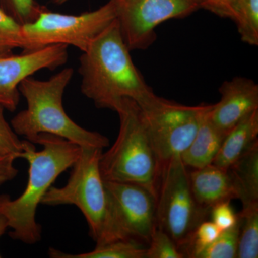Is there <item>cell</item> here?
<instances>
[{
	"instance_id": "obj_1",
	"label": "cell",
	"mask_w": 258,
	"mask_h": 258,
	"mask_svg": "<svg viewBox=\"0 0 258 258\" xmlns=\"http://www.w3.org/2000/svg\"><path fill=\"white\" fill-rule=\"evenodd\" d=\"M81 92L99 108L116 111L123 98L142 107L157 95L136 67L115 20L80 57Z\"/></svg>"
},
{
	"instance_id": "obj_2",
	"label": "cell",
	"mask_w": 258,
	"mask_h": 258,
	"mask_svg": "<svg viewBox=\"0 0 258 258\" xmlns=\"http://www.w3.org/2000/svg\"><path fill=\"white\" fill-rule=\"evenodd\" d=\"M34 143L43 149L37 151L33 143L23 141L20 158L28 162V180L23 194L15 200L0 195V212L8 220L10 235L28 244L41 240L42 228L36 221L37 207L44 195L64 171L72 167L79 159L81 147L67 139L40 134Z\"/></svg>"
},
{
	"instance_id": "obj_3",
	"label": "cell",
	"mask_w": 258,
	"mask_h": 258,
	"mask_svg": "<svg viewBox=\"0 0 258 258\" xmlns=\"http://www.w3.org/2000/svg\"><path fill=\"white\" fill-rule=\"evenodd\" d=\"M74 76V70L67 68L47 81L28 77L19 86L20 93L26 99L28 107L11 120L17 135L25 137L34 143L40 134L57 136L81 147L103 148L109 140L98 132L86 130L71 119L64 111L62 96Z\"/></svg>"
},
{
	"instance_id": "obj_4",
	"label": "cell",
	"mask_w": 258,
	"mask_h": 258,
	"mask_svg": "<svg viewBox=\"0 0 258 258\" xmlns=\"http://www.w3.org/2000/svg\"><path fill=\"white\" fill-rule=\"evenodd\" d=\"M120 129L115 143L99 161L105 181L143 186L157 198L161 165L151 143L138 103L123 98L115 111Z\"/></svg>"
},
{
	"instance_id": "obj_5",
	"label": "cell",
	"mask_w": 258,
	"mask_h": 258,
	"mask_svg": "<svg viewBox=\"0 0 258 258\" xmlns=\"http://www.w3.org/2000/svg\"><path fill=\"white\" fill-rule=\"evenodd\" d=\"M102 150L81 147L67 184L51 186L41 200L42 205L50 206L77 207L86 217L90 235L97 244L106 242L108 222V197L99 167Z\"/></svg>"
},
{
	"instance_id": "obj_6",
	"label": "cell",
	"mask_w": 258,
	"mask_h": 258,
	"mask_svg": "<svg viewBox=\"0 0 258 258\" xmlns=\"http://www.w3.org/2000/svg\"><path fill=\"white\" fill-rule=\"evenodd\" d=\"M210 212L194 198L187 167L181 157L161 164L156 203L157 226L170 236L180 250L198 226L207 220Z\"/></svg>"
},
{
	"instance_id": "obj_7",
	"label": "cell",
	"mask_w": 258,
	"mask_h": 258,
	"mask_svg": "<svg viewBox=\"0 0 258 258\" xmlns=\"http://www.w3.org/2000/svg\"><path fill=\"white\" fill-rule=\"evenodd\" d=\"M115 20L111 1L96 10L79 15L42 10L32 23L23 25L26 48L32 52L50 45H72L85 52L91 42Z\"/></svg>"
},
{
	"instance_id": "obj_8",
	"label": "cell",
	"mask_w": 258,
	"mask_h": 258,
	"mask_svg": "<svg viewBox=\"0 0 258 258\" xmlns=\"http://www.w3.org/2000/svg\"><path fill=\"white\" fill-rule=\"evenodd\" d=\"M210 104L188 106L156 96L140 107L151 143L161 165L181 157L198 132Z\"/></svg>"
},
{
	"instance_id": "obj_9",
	"label": "cell",
	"mask_w": 258,
	"mask_h": 258,
	"mask_svg": "<svg viewBox=\"0 0 258 258\" xmlns=\"http://www.w3.org/2000/svg\"><path fill=\"white\" fill-rule=\"evenodd\" d=\"M104 184L108 205L106 242L130 239L147 245L157 227V198L139 185L105 181Z\"/></svg>"
},
{
	"instance_id": "obj_10",
	"label": "cell",
	"mask_w": 258,
	"mask_h": 258,
	"mask_svg": "<svg viewBox=\"0 0 258 258\" xmlns=\"http://www.w3.org/2000/svg\"><path fill=\"white\" fill-rule=\"evenodd\" d=\"M129 50H145L157 39L164 22L183 18L200 9L199 0H110Z\"/></svg>"
},
{
	"instance_id": "obj_11",
	"label": "cell",
	"mask_w": 258,
	"mask_h": 258,
	"mask_svg": "<svg viewBox=\"0 0 258 258\" xmlns=\"http://www.w3.org/2000/svg\"><path fill=\"white\" fill-rule=\"evenodd\" d=\"M68 47L53 45L20 55H0V105L15 111L20 102L22 81L42 69L55 70L66 63Z\"/></svg>"
},
{
	"instance_id": "obj_12",
	"label": "cell",
	"mask_w": 258,
	"mask_h": 258,
	"mask_svg": "<svg viewBox=\"0 0 258 258\" xmlns=\"http://www.w3.org/2000/svg\"><path fill=\"white\" fill-rule=\"evenodd\" d=\"M220 101L212 104V123L225 134L252 112L258 110V85L252 80L235 77L219 88Z\"/></svg>"
},
{
	"instance_id": "obj_13",
	"label": "cell",
	"mask_w": 258,
	"mask_h": 258,
	"mask_svg": "<svg viewBox=\"0 0 258 258\" xmlns=\"http://www.w3.org/2000/svg\"><path fill=\"white\" fill-rule=\"evenodd\" d=\"M194 198L202 208L210 211L217 204L236 199L227 169L215 164L195 169L189 173Z\"/></svg>"
},
{
	"instance_id": "obj_14",
	"label": "cell",
	"mask_w": 258,
	"mask_h": 258,
	"mask_svg": "<svg viewBox=\"0 0 258 258\" xmlns=\"http://www.w3.org/2000/svg\"><path fill=\"white\" fill-rule=\"evenodd\" d=\"M212 106V104L209 105L192 142L181 154L186 167L200 169L212 164L227 136L212 123L210 117Z\"/></svg>"
},
{
	"instance_id": "obj_15",
	"label": "cell",
	"mask_w": 258,
	"mask_h": 258,
	"mask_svg": "<svg viewBox=\"0 0 258 258\" xmlns=\"http://www.w3.org/2000/svg\"><path fill=\"white\" fill-rule=\"evenodd\" d=\"M258 110L246 116L226 136L212 164L227 169L258 142Z\"/></svg>"
},
{
	"instance_id": "obj_16",
	"label": "cell",
	"mask_w": 258,
	"mask_h": 258,
	"mask_svg": "<svg viewBox=\"0 0 258 258\" xmlns=\"http://www.w3.org/2000/svg\"><path fill=\"white\" fill-rule=\"evenodd\" d=\"M227 170L242 209L258 205V142Z\"/></svg>"
},
{
	"instance_id": "obj_17",
	"label": "cell",
	"mask_w": 258,
	"mask_h": 258,
	"mask_svg": "<svg viewBox=\"0 0 258 258\" xmlns=\"http://www.w3.org/2000/svg\"><path fill=\"white\" fill-rule=\"evenodd\" d=\"M147 244L139 241L123 239L96 244L91 252L81 254H67L54 248L49 249L52 258H146Z\"/></svg>"
},
{
	"instance_id": "obj_18",
	"label": "cell",
	"mask_w": 258,
	"mask_h": 258,
	"mask_svg": "<svg viewBox=\"0 0 258 258\" xmlns=\"http://www.w3.org/2000/svg\"><path fill=\"white\" fill-rule=\"evenodd\" d=\"M230 19L235 22L242 42L258 45V0H236Z\"/></svg>"
},
{
	"instance_id": "obj_19",
	"label": "cell",
	"mask_w": 258,
	"mask_h": 258,
	"mask_svg": "<svg viewBox=\"0 0 258 258\" xmlns=\"http://www.w3.org/2000/svg\"><path fill=\"white\" fill-rule=\"evenodd\" d=\"M237 257H258V205L242 209Z\"/></svg>"
},
{
	"instance_id": "obj_20",
	"label": "cell",
	"mask_w": 258,
	"mask_h": 258,
	"mask_svg": "<svg viewBox=\"0 0 258 258\" xmlns=\"http://www.w3.org/2000/svg\"><path fill=\"white\" fill-rule=\"evenodd\" d=\"M240 219L233 227L223 230L220 235L195 254L194 258H235L237 257L240 233Z\"/></svg>"
},
{
	"instance_id": "obj_21",
	"label": "cell",
	"mask_w": 258,
	"mask_h": 258,
	"mask_svg": "<svg viewBox=\"0 0 258 258\" xmlns=\"http://www.w3.org/2000/svg\"><path fill=\"white\" fill-rule=\"evenodd\" d=\"M16 48H26L23 25L0 8V55L13 53Z\"/></svg>"
},
{
	"instance_id": "obj_22",
	"label": "cell",
	"mask_w": 258,
	"mask_h": 258,
	"mask_svg": "<svg viewBox=\"0 0 258 258\" xmlns=\"http://www.w3.org/2000/svg\"><path fill=\"white\" fill-rule=\"evenodd\" d=\"M185 257L170 236L157 226L147 244L146 258Z\"/></svg>"
},
{
	"instance_id": "obj_23",
	"label": "cell",
	"mask_w": 258,
	"mask_h": 258,
	"mask_svg": "<svg viewBox=\"0 0 258 258\" xmlns=\"http://www.w3.org/2000/svg\"><path fill=\"white\" fill-rule=\"evenodd\" d=\"M0 8L23 25L33 22L46 8L35 0H0Z\"/></svg>"
},
{
	"instance_id": "obj_24",
	"label": "cell",
	"mask_w": 258,
	"mask_h": 258,
	"mask_svg": "<svg viewBox=\"0 0 258 258\" xmlns=\"http://www.w3.org/2000/svg\"><path fill=\"white\" fill-rule=\"evenodd\" d=\"M4 111V107L0 105V152L14 154L19 159L23 152V141L20 140L5 119Z\"/></svg>"
},
{
	"instance_id": "obj_25",
	"label": "cell",
	"mask_w": 258,
	"mask_h": 258,
	"mask_svg": "<svg viewBox=\"0 0 258 258\" xmlns=\"http://www.w3.org/2000/svg\"><path fill=\"white\" fill-rule=\"evenodd\" d=\"M212 221L222 231L228 230L236 225L238 214H236L231 206L230 201L217 204L210 212Z\"/></svg>"
},
{
	"instance_id": "obj_26",
	"label": "cell",
	"mask_w": 258,
	"mask_h": 258,
	"mask_svg": "<svg viewBox=\"0 0 258 258\" xmlns=\"http://www.w3.org/2000/svg\"><path fill=\"white\" fill-rule=\"evenodd\" d=\"M236 0H199L200 8L208 10L222 18H230Z\"/></svg>"
},
{
	"instance_id": "obj_27",
	"label": "cell",
	"mask_w": 258,
	"mask_h": 258,
	"mask_svg": "<svg viewBox=\"0 0 258 258\" xmlns=\"http://www.w3.org/2000/svg\"><path fill=\"white\" fill-rule=\"evenodd\" d=\"M17 159L18 158L14 154L0 152V186L11 181L18 174V170L14 166Z\"/></svg>"
},
{
	"instance_id": "obj_28",
	"label": "cell",
	"mask_w": 258,
	"mask_h": 258,
	"mask_svg": "<svg viewBox=\"0 0 258 258\" xmlns=\"http://www.w3.org/2000/svg\"><path fill=\"white\" fill-rule=\"evenodd\" d=\"M9 228V225H8V220L4 215L0 212V237L4 235L5 232H6L7 229ZM1 257V254H0Z\"/></svg>"
},
{
	"instance_id": "obj_29",
	"label": "cell",
	"mask_w": 258,
	"mask_h": 258,
	"mask_svg": "<svg viewBox=\"0 0 258 258\" xmlns=\"http://www.w3.org/2000/svg\"><path fill=\"white\" fill-rule=\"evenodd\" d=\"M69 1H70V0H53V3L57 5H62Z\"/></svg>"
}]
</instances>
